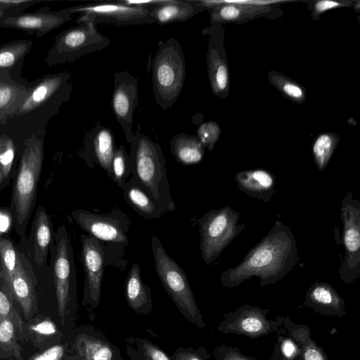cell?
<instances>
[{
    "label": "cell",
    "instance_id": "1",
    "mask_svg": "<svg viewBox=\"0 0 360 360\" xmlns=\"http://www.w3.org/2000/svg\"><path fill=\"white\" fill-rule=\"evenodd\" d=\"M297 253L294 234L277 220L240 264L221 274L220 282L224 287L234 288L255 276L259 278L260 286L274 284L285 278L296 265Z\"/></svg>",
    "mask_w": 360,
    "mask_h": 360
},
{
    "label": "cell",
    "instance_id": "2",
    "mask_svg": "<svg viewBox=\"0 0 360 360\" xmlns=\"http://www.w3.org/2000/svg\"><path fill=\"white\" fill-rule=\"evenodd\" d=\"M71 77L70 72L64 71L34 81L8 125L17 126L16 130H26L29 136L42 132L46 122L58 114L61 105L70 99Z\"/></svg>",
    "mask_w": 360,
    "mask_h": 360
},
{
    "label": "cell",
    "instance_id": "3",
    "mask_svg": "<svg viewBox=\"0 0 360 360\" xmlns=\"http://www.w3.org/2000/svg\"><path fill=\"white\" fill-rule=\"evenodd\" d=\"M44 133L32 134L25 138L22 152L15 174L10 212L16 233L24 237L35 205L37 185L41 172Z\"/></svg>",
    "mask_w": 360,
    "mask_h": 360
},
{
    "label": "cell",
    "instance_id": "4",
    "mask_svg": "<svg viewBox=\"0 0 360 360\" xmlns=\"http://www.w3.org/2000/svg\"><path fill=\"white\" fill-rule=\"evenodd\" d=\"M131 143L132 178L165 213L176 210L168 182L166 161L161 146L141 133L138 124Z\"/></svg>",
    "mask_w": 360,
    "mask_h": 360
},
{
    "label": "cell",
    "instance_id": "5",
    "mask_svg": "<svg viewBox=\"0 0 360 360\" xmlns=\"http://www.w3.org/2000/svg\"><path fill=\"white\" fill-rule=\"evenodd\" d=\"M154 98L163 110L172 108L186 78V61L179 42L174 38L158 41V49L148 62Z\"/></svg>",
    "mask_w": 360,
    "mask_h": 360
},
{
    "label": "cell",
    "instance_id": "6",
    "mask_svg": "<svg viewBox=\"0 0 360 360\" xmlns=\"http://www.w3.org/2000/svg\"><path fill=\"white\" fill-rule=\"evenodd\" d=\"M81 257L85 274L83 301L92 307L101 298L104 270L112 266L123 270L127 264L125 245L103 241L89 234L81 235Z\"/></svg>",
    "mask_w": 360,
    "mask_h": 360
},
{
    "label": "cell",
    "instance_id": "7",
    "mask_svg": "<svg viewBox=\"0 0 360 360\" xmlns=\"http://www.w3.org/2000/svg\"><path fill=\"white\" fill-rule=\"evenodd\" d=\"M151 249L155 269L165 290L181 314L198 327L205 323L184 269L165 251L161 241L153 236Z\"/></svg>",
    "mask_w": 360,
    "mask_h": 360
},
{
    "label": "cell",
    "instance_id": "8",
    "mask_svg": "<svg viewBox=\"0 0 360 360\" xmlns=\"http://www.w3.org/2000/svg\"><path fill=\"white\" fill-rule=\"evenodd\" d=\"M239 213L229 206L212 210L198 220L200 249L205 264L213 263L245 228Z\"/></svg>",
    "mask_w": 360,
    "mask_h": 360
},
{
    "label": "cell",
    "instance_id": "9",
    "mask_svg": "<svg viewBox=\"0 0 360 360\" xmlns=\"http://www.w3.org/2000/svg\"><path fill=\"white\" fill-rule=\"evenodd\" d=\"M110 40L98 31L94 23L82 22L62 31L46 58L48 66L74 62L84 55L106 48Z\"/></svg>",
    "mask_w": 360,
    "mask_h": 360
},
{
    "label": "cell",
    "instance_id": "10",
    "mask_svg": "<svg viewBox=\"0 0 360 360\" xmlns=\"http://www.w3.org/2000/svg\"><path fill=\"white\" fill-rule=\"evenodd\" d=\"M52 248V271L58 313L63 319L76 288V269L72 247L65 225L54 233Z\"/></svg>",
    "mask_w": 360,
    "mask_h": 360
},
{
    "label": "cell",
    "instance_id": "11",
    "mask_svg": "<svg viewBox=\"0 0 360 360\" xmlns=\"http://www.w3.org/2000/svg\"><path fill=\"white\" fill-rule=\"evenodd\" d=\"M340 219L345 256L338 272L341 280L349 284L360 276V202L350 192L342 200Z\"/></svg>",
    "mask_w": 360,
    "mask_h": 360
},
{
    "label": "cell",
    "instance_id": "12",
    "mask_svg": "<svg viewBox=\"0 0 360 360\" xmlns=\"http://www.w3.org/2000/svg\"><path fill=\"white\" fill-rule=\"evenodd\" d=\"M70 14L79 13L77 24L89 21L115 25L153 24L154 20L146 8L128 6L120 1L88 4L66 8Z\"/></svg>",
    "mask_w": 360,
    "mask_h": 360
},
{
    "label": "cell",
    "instance_id": "13",
    "mask_svg": "<svg viewBox=\"0 0 360 360\" xmlns=\"http://www.w3.org/2000/svg\"><path fill=\"white\" fill-rule=\"evenodd\" d=\"M269 309L243 304L234 311L228 312L218 325L219 331L237 334L249 338H258L278 332L283 326L282 316L276 320H269Z\"/></svg>",
    "mask_w": 360,
    "mask_h": 360
},
{
    "label": "cell",
    "instance_id": "14",
    "mask_svg": "<svg viewBox=\"0 0 360 360\" xmlns=\"http://www.w3.org/2000/svg\"><path fill=\"white\" fill-rule=\"evenodd\" d=\"M71 216L89 235L105 242L129 245V219L122 210L98 214L77 209L71 212Z\"/></svg>",
    "mask_w": 360,
    "mask_h": 360
},
{
    "label": "cell",
    "instance_id": "15",
    "mask_svg": "<svg viewBox=\"0 0 360 360\" xmlns=\"http://www.w3.org/2000/svg\"><path fill=\"white\" fill-rule=\"evenodd\" d=\"M111 108L130 144L135 139L132 130L134 113L139 104L138 79L127 70L114 75Z\"/></svg>",
    "mask_w": 360,
    "mask_h": 360
},
{
    "label": "cell",
    "instance_id": "16",
    "mask_svg": "<svg viewBox=\"0 0 360 360\" xmlns=\"http://www.w3.org/2000/svg\"><path fill=\"white\" fill-rule=\"evenodd\" d=\"M224 28L221 24L212 23L203 30L209 36L206 57L207 70L213 94L225 98L229 90V72L226 55L224 48Z\"/></svg>",
    "mask_w": 360,
    "mask_h": 360
},
{
    "label": "cell",
    "instance_id": "17",
    "mask_svg": "<svg viewBox=\"0 0 360 360\" xmlns=\"http://www.w3.org/2000/svg\"><path fill=\"white\" fill-rule=\"evenodd\" d=\"M71 16L66 8L51 11L46 6L32 13L0 16V26L40 37L71 20Z\"/></svg>",
    "mask_w": 360,
    "mask_h": 360
},
{
    "label": "cell",
    "instance_id": "18",
    "mask_svg": "<svg viewBox=\"0 0 360 360\" xmlns=\"http://www.w3.org/2000/svg\"><path fill=\"white\" fill-rule=\"evenodd\" d=\"M81 156L90 167L98 165L108 176L116 144L111 129L98 123L84 136Z\"/></svg>",
    "mask_w": 360,
    "mask_h": 360
},
{
    "label": "cell",
    "instance_id": "19",
    "mask_svg": "<svg viewBox=\"0 0 360 360\" xmlns=\"http://www.w3.org/2000/svg\"><path fill=\"white\" fill-rule=\"evenodd\" d=\"M6 281L25 319L31 321L37 311L35 279L23 255L18 269Z\"/></svg>",
    "mask_w": 360,
    "mask_h": 360
},
{
    "label": "cell",
    "instance_id": "20",
    "mask_svg": "<svg viewBox=\"0 0 360 360\" xmlns=\"http://www.w3.org/2000/svg\"><path fill=\"white\" fill-rule=\"evenodd\" d=\"M32 83L9 70L0 72V127H6L25 98Z\"/></svg>",
    "mask_w": 360,
    "mask_h": 360
},
{
    "label": "cell",
    "instance_id": "21",
    "mask_svg": "<svg viewBox=\"0 0 360 360\" xmlns=\"http://www.w3.org/2000/svg\"><path fill=\"white\" fill-rule=\"evenodd\" d=\"M204 5L210 11L212 23L242 22L271 11V6H256L245 1H205Z\"/></svg>",
    "mask_w": 360,
    "mask_h": 360
},
{
    "label": "cell",
    "instance_id": "22",
    "mask_svg": "<svg viewBox=\"0 0 360 360\" xmlns=\"http://www.w3.org/2000/svg\"><path fill=\"white\" fill-rule=\"evenodd\" d=\"M303 304L325 316L342 317L346 313L345 300L326 282L314 283L306 293Z\"/></svg>",
    "mask_w": 360,
    "mask_h": 360
},
{
    "label": "cell",
    "instance_id": "23",
    "mask_svg": "<svg viewBox=\"0 0 360 360\" xmlns=\"http://www.w3.org/2000/svg\"><path fill=\"white\" fill-rule=\"evenodd\" d=\"M235 181L241 191L264 202H270L276 192L275 176L266 169L240 171L236 173Z\"/></svg>",
    "mask_w": 360,
    "mask_h": 360
},
{
    "label": "cell",
    "instance_id": "24",
    "mask_svg": "<svg viewBox=\"0 0 360 360\" xmlns=\"http://www.w3.org/2000/svg\"><path fill=\"white\" fill-rule=\"evenodd\" d=\"M53 237L51 217L45 207L40 205L36 210L31 229L33 258L37 265L41 266L46 262Z\"/></svg>",
    "mask_w": 360,
    "mask_h": 360
},
{
    "label": "cell",
    "instance_id": "25",
    "mask_svg": "<svg viewBox=\"0 0 360 360\" xmlns=\"http://www.w3.org/2000/svg\"><path fill=\"white\" fill-rule=\"evenodd\" d=\"M205 10L196 1L161 0L149 11L154 23L163 25L185 22Z\"/></svg>",
    "mask_w": 360,
    "mask_h": 360
},
{
    "label": "cell",
    "instance_id": "26",
    "mask_svg": "<svg viewBox=\"0 0 360 360\" xmlns=\"http://www.w3.org/2000/svg\"><path fill=\"white\" fill-rule=\"evenodd\" d=\"M283 328L299 347L297 354L292 360H328L327 354L311 338L309 328L295 323L289 316H282Z\"/></svg>",
    "mask_w": 360,
    "mask_h": 360
},
{
    "label": "cell",
    "instance_id": "27",
    "mask_svg": "<svg viewBox=\"0 0 360 360\" xmlns=\"http://www.w3.org/2000/svg\"><path fill=\"white\" fill-rule=\"evenodd\" d=\"M122 189L126 201L142 217L154 219L166 214L132 177Z\"/></svg>",
    "mask_w": 360,
    "mask_h": 360
},
{
    "label": "cell",
    "instance_id": "28",
    "mask_svg": "<svg viewBox=\"0 0 360 360\" xmlns=\"http://www.w3.org/2000/svg\"><path fill=\"white\" fill-rule=\"evenodd\" d=\"M171 153L177 162L184 165L198 164L205 155V147L196 135L184 132L175 134L169 141Z\"/></svg>",
    "mask_w": 360,
    "mask_h": 360
},
{
    "label": "cell",
    "instance_id": "29",
    "mask_svg": "<svg viewBox=\"0 0 360 360\" xmlns=\"http://www.w3.org/2000/svg\"><path fill=\"white\" fill-rule=\"evenodd\" d=\"M125 296L129 307L136 312H143L150 304V288L141 279L140 266L134 262L125 281Z\"/></svg>",
    "mask_w": 360,
    "mask_h": 360
},
{
    "label": "cell",
    "instance_id": "30",
    "mask_svg": "<svg viewBox=\"0 0 360 360\" xmlns=\"http://www.w3.org/2000/svg\"><path fill=\"white\" fill-rule=\"evenodd\" d=\"M28 39H15L0 46V72L9 70L20 74L24 59L32 46Z\"/></svg>",
    "mask_w": 360,
    "mask_h": 360
},
{
    "label": "cell",
    "instance_id": "31",
    "mask_svg": "<svg viewBox=\"0 0 360 360\" xmlns=\"http://www.w3.org/2000/svg\"><path fill=\"white\" fill-rule=\"evenodd\" d=\"M76 348L82 360H113L115 351L102 340L81 334L76 340Z\"/></svg>",
    "mask_w": 360,
    "mask_h": 360
},
{
    "label": "cell",
    "instance_id": "32",
    "mask_svg": "<svg viewBox=\"0 0 360 360\" xmlns=\"http://www.w3.org/2000/svg\"><path fill=\"white\" fill-rule=\"evenodd\" d=\"M16 303L9 285L0 274V317L8 318L23 338H28L27 325L15 307Z\"/></svg>",
    "mask_w": 360,
    "mask_h": 360
},
{
    "label": "cell",
    "instance_id": "33",
    "mask_svg": "<svg viewBox=\"0 0 360 360\" xmlns=\"http://www.w3.org/2000/svg\"><path fill=\"white\" fill-rule=\"evenodd\" d=\"M15 329L11 319L0 317V360L22 359V348L17 342Z\"/></svg>",
    "mask_w": 360,
    "mask_h": 360
},
{
    "label": "cell",
    "instance_id": "34",
    "mask_svg": "<svg viewBox=\"0 0 360 360\" xmlns=\"http://www.w3.org/2000/svg\"><path fill=\"white\" fill-rule=\"evenodd\" d=\"M339 142V136L334 133L320 134L313 143L312 153L314 162L320 172L327 167Z\"/></svg>",
    "mask_w": 360,
    "mask_h": 360
},
{
    "label": "cell",
    "instance_id": "35",
    "mask_svg": "<svg viewBox=\"0 0 360 360\" xmlns=\"http://www.w3.org/2000/svg\"><path fill=\"white\" fill-rule=\"evenodd\" d=\"M12 240L6 236H0V274L8 281L18 269L22 258Z\"/></svg>",
    "mask_w": 360,
    "mask_h": 360
},
{
    "label": "cell",
    "instance_id": "36",
    "mask_svg": "<svg viewBox=\"0 0 360 360\" xmlns=\"http://www.w3.org/2000/svg\"><path fill=\"white\" fill-rule=\"evenodd\" d=\"M15 146L7 134H0V188L1 190L9 182L13 167Z\"/></svg>",
    "mask_w": 360,
    "mask_h": 360
},
{
    "label": "cell",
    "instance_id": "37",
    "mask_svg": "<svg viewBox=\"0 0 360 360\" xmlns=\"http://www.w3.org/2000/svg\"><path fill=\"white\" fill-rule=\"evenodd\" d=\"M270 83L290 100L302 103L306 98L304 89L287 76L275 71L269 72Z\"/></svg>",
    "mask_w": 360,
    "mask_h": 360
},
{
    "label": "cell",
    "instance_id": "38",
    "mask_svg": "<svg viewBox=\"0 0 360 360\" xmlns=\"http://www.w3.org/2000/svg\"><path fill=\"white\" fill-rule=\"evenodd\" d=\"M131 173V160L123 146L116 148L111 164L110 178L122 188Z\"/></svg>",
    "mask_w": 360,
    "mask_h": 360
},
{
    "label": "cell",
    "instance_id": "39",
    "mask_svg": "<svg viewBox=\"0 0 360 360\" xmlns=\"http://www.w3.org/2000/svg\"><path fill=\"white\" fill-rule=\"evenodd\" d=\"M30 321V323L27 325V335L33 344L41 343L58 333L56 324L48 317L37 316Z\"/></svg>",
    "mask_w": 360,
    "mask_h": 360
},
{
    "label": "cell",
    "instance_id": "40",
    "mask_svg": "<svg viewBox=\"0 0 360 360\" xmlns=\"http://www.w3.org/2000/svg\"><path fill=\"white\" fill-rule=\"evenodd\" d=\"M220 133L221 129L218 124L214 121H209L200 125L196 136L202 146L212 152L219 138Z\"/></svg>",
    "mask_w": 360,
    "mask_h": 360
},
{
    "label": "cell",
    "instance_id": "41",
    "mask_svg": "<svg viewBox=\"0 0 360 360\" xmlns=\"http://www.w3.org/2000/svg\"><path fill=\"white\" fill-rule=\"evenodd\" d=\"M217 360H255V358L241 353L239 349L227 345H221L216 349Z\"/></svg>",
    "mask_w": 360,
    "mask_h": 360
},
{
    "label": "cell",
    "instance_id": "42",
    "mask_svg": "<svg viewBox=\"0 0 360 360\" xmlns=\"http://www.w3.org/2000/svg\"><path fill=\"white\" fill-rule=\"evenodd\" d=\"M352 3V1H336L328 0L315 1L312 6V17L314 19H317L320 15L328 10L342 6H348Z\"/></svg>",
    "mask_w": 360,
    "mask_h": 360
},
{
    "label": "cell",
    "instance_id": "43",
    "mask_svg": "<svg viewBox=\"0 0 360 360\" xmlns=\"http://www.w3.org/2000/svg\"><path fill=\"white\" fill-rule=\"evenodd\" d=\"M64 354V345H54L32 356L29 360H61Z\"/></svg>",
    "mask_w": 360,
    "mask_h": 360
},
{
    "label": "cell",
    "instance_id": "44",
    "mask_svg": "<svg viewBox=\"0 0 360 360\" xmlns=\"http://www.w3.org/2000/svg\"><path fill=\"white\" fill-rule=\"evenodd\" d=\"M142 349L146 360H170L163 351L150 342H143Z\"/></svg>",
    "mask_w": 360,
    "mask_h": 360
},
{
    "label": "cell",
    "instance_id": "45",
    "mask_svg": "<svg viewBox=\"0 0 360 360\" xmlns=\"http://www.w3.org/2000/svg\"><path fill=\"white\" fill-rule=\"evenodd\" d=\"M13 225L10 209L0 210V233L4 234Z\"/></svg>",
    "mask_w": 360,
    "mask_h": 360
},
{
    "label": "cell",
    "instance_id": "46",
    "mask_svg": "<svg viewBox=\"0 0 360 360\" xmlns=\"http://www.w3.org/2000/svg\"><path fill=\"white\" fill-rule=\"evenodd\" d=\"M174 360H206L202 356L194 352H181L175 354Z\"/></svg>",
    "mask_w": 360,
    "mask_h": 360
},
{
    "label": "cell",
    "instance_id": "47",
    "mask_svg": "<svg viewBox=\"0 0 360 360\" xmlns=\"http://www.w3.org/2000/svg\"><path fill=\"white\" fill-rule=\"evenodd\" d=\"M270 360H290L285 357L281 353L279 347L278 342L276 340V342L274 346V349L271 355Z\"/></svg>",
    "mask_w": 360,
    "mask_h": 360
},
{
    "label": "cell",
    "instance_id": "48",
    "mask_svg": "<svg viewBox=\"0 0 360 360\" xmlns=\"http://www.w3.org/2000/svg\"><path fill=\"white\" fill-rule=\"evenodd\" d=\"M0 191H1V188H0Z\"/></svg>",
    "mask_w": 360,
    "mask_h": 360
}]
</instances>
